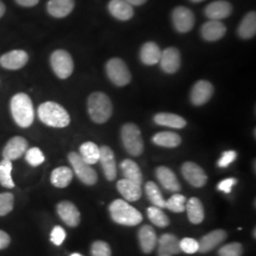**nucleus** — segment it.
Returning a JSON list of instances; mask_svg holds the SVG:
<instances>
[{
    "instance_id": "obj_1",
    "label": "nucleus",
    "mask_w": 256,
    "mask_h": 256,
    "mask_svg": "<svg viewBox=\"0 0 256 256\" xmlns=\"http://www.w3.org/2000/svg\"><path fill=\"white\" fill-rule=\"evenodd\" d=\"M38 117L43 124L50 128H66L70 122L68 111L54 102H46L40 104L38 108Z\"/></svg>"
},
{
    "instance_id": "obj_2",
    "label": "nucleus",
    "mask_w": 256,
    "mask_h": 256,
    "mask_svg": "<svg viewBox=\"0 0 256 256\" xmlns=\"http://www.w3.org/2000/svg\"><path fill=\"white\" fill-rule=\"evenodd\" d=\"M10 111L20 128L30 126L34 120V110L30 98L25 93L16 94L10 101Z\"/></svg>"
},
{
    "instance_id": "obj_3",
    "label": "nucleus",
    "mask_w": 256,
    "mask_h": 256,
    "mask_svg": "<svg viewBox=\"0 0 256 256\" xmlns=\"http://www.w3.org/2000/svg\"><path fill=\"white\" fill-rule=\"evenodd\" d=\"M110 216L112 220L124 226H136L142 221V214L124 200H116L110 205Z\"/></svg>"
},
{
    "instance_id": "obj_4",
    "label": "nucleus",
    "mask_w": 256,
    "mask_h": 256,
    "mask_svg": "<svg viewBox=\"0 0 256 256\" xmlns=\"http://www.w3.org/2000/svg\"><path fill=\"white\" fill-rule=\"evenodd\" d=\"M88 114L96 124H104L111 118L113 106L110 97L104 92H94L88 101Z\"/></svg>"
},
{
    "instance_id": "obj_5",
    "label": "nucleus",
    "mask_w": 256,
    "mask_h": 256,
    "mask_svg": "<svg viewBox=\"0 0 256 256\" xmlns=\"http://www.w3.org/2000/svg\"><path fill=\"white\" fill-rule=\"evenodd\" d=\"M120 137L124 149L129 155L138 156L144 153V144L140 128L135 124H126L120 130Z\"/></svg>"
},
{
    "instance_id": "obj_6",
    "label": "nucleus",
    "mask_w": 256,
    "mask_h": 256,
    "mask_svg": "<svg viewBox=\"0 0 256 256\" xmlns=\"http://www.w3.org/2000/svg\"><path fill=\"white\" fill-rule=\"evenodd\" d=\"M106 70L110 81L117 86H124L131 82L128 64L120 58H112L106 63Z\"/></svg>"
},
{
    "instance_id": "obj_7",
    "label": "nucleus",
    "mask_w": 256,
    "mask_h": 256,
    "mask_svg": "<svg viewBox=\"0 0 256 256\" xmlns=\"http://www.w3.org/2000/svg\"><path fill=\"white\" fill-rule=\"evenodd\" d=\"M68 162L74 168V173L82 183L86 185H94L98 180V174L92 167L86 164L81 156L76 152L68 154Z\"/></svg>"
},
{
    "instance_id": "obj_8",
    "label": "nucleus",
    "mask_w": 256,
    "mask_h": 256,
    "mask_svg": "<svg viewBox=\"0 0 256 256\" xmlns=\"http://www.w3.org/2000/svg\"><path fill=\"white\" fill-rule=\"evenodd\" d=\"M50 64L54 74L60 79H66L74 72L72 55L64 50H57L50 56Z\"/></svg>"
},
{
    "instance_id": "obj_9",
    "label": "nucleus",
    "mask_w": 256,
    "mask_h": 256,
    "mask_svg": "<svg viewBox=\"0 0 256 256\" xmlns=\"http://www.w3.org/2000/svg\"><path fill=\"white\" fill-rule=\"evenodd\" d=\"M172 21L174 27L178 32L185 34L192 30L196 22L192 10L186 7H176L172 12Z\"/></svg>"
},
{
    "instance_id": "obj_10",
    "label": "nucleus",
    "mask_w": 256,
    "mask_h": 256,
    "mask_svg": "<svg viewBox=\"0 0 256 256\" xmlns=\"http://www.w3.org/2000/svg\"><path fill=\"white\" fill-rule=\"evenodd\" d=\"M182 173L184 178L196 188L203 187L208 180V176L202 167L192 162H184L182 166Z\"/></svg>"
},
{
    "instance_id": "obj_11",
    "label": "nucleus",
    "mask_w": 256,
    "mask_h": 256,
    "mask_svg": "<svg viewBox=\"0 0 256 256\" xmlns=\"http://www.w3.org/2000/svg\"><path fill=\"white\" fill-rule=\"evenodd\" d=\"M160 64L162 70L166 74H176L182 64L180 52L176 48H167L162 52Z\"/></svg>"
},
{
    "instance_id": "obj_12",
    "label": "nucleus",
    "mask_w": 256,
    "mask_h": 256,
    "mask_svg": "<svg viewBox=\"0 0 256 256\" xmlns=\"http://www.w3.org/2000/svg\"><path fill=\"white\" fill-rule=\"evenodd\" d=\"M214 94V86L206 80H200L196 82L191 90L190 99L192 104L200 106L209 102Z\"/></svg>"
},
{
    "instance_id": "obj_13",
    "label": "nucleus",
    "mask_w": 256,
    "mask_h": 256,
    "mask_svg": "<svg viewBox=\"0 0 256 256\" xmlns=\"http://www.w3.org/2000/svg\"><path fill=\"white\" fill-rule=\"evenodd\" d=\"M99 162H101L106 178L110 182L114 180L117 176V165L115 155L110 147L104 146L100 148Z\"/></svg>"
},
{
    "instance_id": "obj_14",
    "label": "nucleus",
    "mask_w": 256,
    "mask_h": 256,
    "mask_svg": "<svg viewBox=\"0 0 256 256\" xmlns=\"http://www.w3.org/2000/svg\"><path fill=\"white\" fill-rule=\"evenodd\" d=\"M57 212L60 218L70 227H77L81 220L80 212L72 202H62L57 205Z\"/></svg>"
},
{
    "instance_id": "obj_15",
    "label": "nucleus",
    "mask_w": 256,
    "mask_h": 256,
    "mask_svg": "<svg viewBox=\"0 0 256 256\" xmlns=\"http://www.w3.org/2000/svg\"><path fill=\"white\" fill-rule=\"evenodd\" d=\"M228 236L224 230H214L205 234L198 242V252L206 254L214 250L220 244H222Z\"/></svg>"
},
{
    "instance_id": "obj_16",
    "label": "nucleus",
    "mask_w": 256,
    "mask_h": 256,
    "mask_svg": "<svg viewBox=\"0 0 256 256\" xmlns=\"http://www.w3.org/2000/svg\"><path fill=\"white\" fill-rule=\"evenodd\" d=\"M28 55L21 50H14L0 57V64L7 70H16L23 68L27 64Z\"/></svg>"
},
{
    "instance_id": "obj_17",
    "label": "nucleus",
    "mask_w": 256,
    "mask_h": 256,
    "mask_svg": "<svg viewBox=\"0 0 256 256\" xmlns=\"http://www.w3.org/2000/svg\"><path fill=\"white\" fill-rule=\"evenodd\" d=\"M182 252L180 240L172 234H164L158 240V256H173Z\"/></svg>"
},
{
    "instance_id": "obj_18",
    "label": "nucleus",
    "mask_w": 256,
    "mask_h": 256,
    "mask_svg": "<svg viewBox=\"0 0 256 256\" xmlns=\"http://www.w3.org/2000/svg\"><path fill=\"white\" fill-rule=\"evenodd\" d=\"M156 176L166 190L178 192L182 190V185L174 172L165 166H160L156 170Z\"/></svg>"
},
{
    "instance_id": "obj_19",
    "label": "nucleus",
    "mask_w": 256,
    "mask_h": 256,
    "mask_svg": "<svg viewBox=\"0 0 256 256\" xmlns=\"http://www.w3.org/2000/svg\"><path fill=\"white\" fill-rule=\"evenodd\" d=\"M28 142L22 137H14L10 138L6 146L3 149V158L8 160H16L21 158L27 151Z\"/></svg>"
},
{
    "instance_id": "obj_20",
    "label": "nucleus",
    "mask_w": 256,
    "mask_h": 256,
    "mask_svg": "<svg viewBox=\"0 0 256 256\" xmlns=\"http://www.w3.org/2000/svg\"><path fill=\"white\" fill-rule=\"evenodd\" d=\"M232 12V7L228 1L218 0L210 3L205 8V16L210 20H218L227 18Z\"/></svg>"
},
{
    "instance_id": "obj_21",
    "label": "nucleus",
    "mask_w": 256,
    "mask_h": 256,
    "mask_svg": "<svg viewBox=\"0 0 256 256\" xmlns=\"http://www.w3.org/2000/svg\"><path fill=\"white\" fill-rule=\"evenodd\" d=\"M226 26L218 20H210L202 25V36L204 40L214 42L221 39L226 34Z\"/></svg>"
},
{
    "instance_id": "obj_22",
    "label": "nucleus",
    "mask_w": 256,
    "mask_h": 256,
    "mask_svg": "<svg viewBox=\"0 0 256 256\" xmlns=\"http://www.w3.org/2000/svg\"><path fill=\"white\" fill-rule=\"evenodd\" d=\"M138 242L144 254H151L158 245V238L156 230L152 226L144 225L138 232Z\"/></svg>"
},
{
    "instance_id": "obj_23",
    "label": "nucleus",
    "mask_w": 256,
    "mask_h": 256,
    "mask_svg": "<svg viewBox=\"0 0 256 256\" xmlns=\"http://www.w3.org/2000/svg\"><path fill=\"white\" fill-rule=\"evenodd\" d=\"M74 0H50L46 5L48 12L55 18L68 16L74 9Z\"/></svg>"
},
{
    "instance_id": "obj_24",
    "label": "nucleus",
    "mask_w": 256,
    "mask_h": 256,
    "mask_svg": "<svg viewBox=\"0 0 256 256\" xmlns=\"http://www.w3.org/2000/svg\"><path fill=\"white\" fill-rule=\"evenodd\" d=\"M108 10L112 16L120 21H128L134 16L133 7L124 0H111L108 3Z\"/></svg>"
},
{
    "instance_id": "obj_25",
    "label": "nucleus",
    "mask_w": 256,
    "mask_h": 256,
    "mask_svg": "<svg viewBox=\"0 0 256 256\" xmlns=\"http://www.w3.org/2000/svg\"><path fill=\"white\" fill-rule=\"evenodd\" d=\"M117 189L126 202H137L142 198V194L140 185L132 182L126 178L118 182Z\"/></svg>"
},
{
    "instance_id": "obj_26",
    "label": "nucleus",
    "mask_w": 256,
    "mask_h": 256,
    "mask_svg": "<svg viewBox=\"0 0 256 256\" xmlns=\"http://www.w3.org/2000/svg\"><path fill=\"white\" fill-rule=\"evenodd\" d=\"M162 50L155 42H146L140 52V61L147 66H154L160 62Z\"/></svg>"
},
{
    "instance_id": "obj_27",
    "label": "nucleus",
    "mask_w": 256,
    "mask_h": 256,
    "mask_svg": "<svg viewBox=\"0 0 256 256\" xmlns=\"http://www.w3.org/2000/svg\"><path fill=\"white\" fill-rule=\"evenodd\" d=\"M154 122L158 126L176 129H182L186 126V120L182 116L167 112H160L156 114L154 116Z\"/></svg>"
},
{
    "instance_id": "obj_28",
    "label": "nucleus",
    "mask_w": 256,
    "mask_h": 256,
    "mask_svg": "<svg viewBox=\"0 0 256 256\" xmlns=\"http://www.w3.org/2000/svg\"><path fill=\"white\" fill-rule=\"evenodd\" d=\"M185 210L187 212L188 218L190 222L198 225L200 224L205 218V212L204 207L202 205V202L196 198H191L188 202H186V208Z\"/></svg>"
},
{
    "instance_id": "obj_29",
    "label": "nucleus",
    "mask_w": 256,
    "mask_h": 256,
    "mask_svg": "<svg viewBox=\"0 0 256 256\" xmlns=\"http://www.w3.org/2000/svg\"><path fill=\"white\" fill-rule=\"evenodd\" d=\"M120 169L124 174V178L132 182L137 183L138 185L142 184L144 176L140 166L131 160H124L120 164Z\"/></svg>"
},
{
    "instance_id": "obj_30",
    "label": "nucleus",
    "mask_w": 256,
    "mask_h": 256,
    "mask_svg": "<svg viewBox=\"0 0 256 256\" xmlns=\"http://www.w3.org/2000/svg\"><path fill=\"white\" fill-rule=\"evenodd\" d=\"M74 178V172L66 166H61L54 169L50 176V182L57 188H66Z\"/></svg>"
},
{
    "instance_id": "obj_31",
    "label": "nucleus",
    "mask_w": 256,
    "mask_h": 256,
    "mask_svg": "<svg viewBox=\"0 0 256 256\" xmlns=\"http://www.w3.org/2000/svg\"><path fill=\"white\" fill-rule=\"evenodd\" d=\"M153 144L158 146L167 147V148H174L182 144V138L174 132H158L152 138Z\"/></svg>"
},
{
    "instance_id": "obj_32",
    "label": "nucleus",
    "mask_w": 256,
    "mask_h": 256,
    "mask_svg": "<svg viewBox=\"0 0 256 256\" xmlns=\"http://www.w3.org/2000/svg\"><path fill=\"white\" fill-rule=\"evenodd\" d=\"M256 12H250L242 19L238 27V36L243 39H250L256 36Z\"/></svg>"
},
{
    "instance_id": "obj_33",
    "label": "nucleus",
    "mask_w": 256,
    "mask_h": 256,
    "mask_svg": "<svg viewBox=\"0 0 256 256\" xmlns=\"http://www.w3.org/2000/svg\"><path fill=\"white\" fill-rule=\"evenodd\" d=\"M82 160L90 165L96 164L100 158V147L92 142H84L80 146V154Z\"/></svg>"
},
{
    "instance_id": "obj_34",
    "label": "nucleus",
    "mask_w": 256,
    "mask_h": 256,
    "mask_svg": "<svg viewBox=\"0 0 256 256\" xmlns=\"http://www.w3.org/2000/svg\"><path fill=\"white\" fill-rule=\"evenodd\" d=\"M146 192L148 200L153 204V206L164 209L166 200L164 198L158 186L155 182H148L146 184Z\"/></svg>"
},
{
    "instance_id": "obj_35",
    "label": "nucleus",
    "mask_w": 256,
    "mask_h": 256,
    "mask_svg": "<svg viewBox=\"0 0 256 256\" xmlns=\"http://www.w3.org/2000/svg\"><path fill=\"white\" fill-rule=\"evenodd\" d=\"M147 216L149 220L156 227L165 228L170 224V220L162 208L156 206L149 207L147 209Z\"/></svg>"
},
{
    "instance_id": "obj_36",
    "label": "nucleus",
    "mask_w": 256,
    "mask_h": 256,
    "mask_svg": "<svg viewBox=\"0 0 256 256\" xmlns=\"http://www.w3.org/2000/svg\"><path fill=\"white\" fill-rule=\"evenodd\" d=\"M12 164L10 160H3L0 162V184L5 187L12 189L14 187V182L12 178Z\"/></svg>"
},
{
    "instance_id": "obj_37",
    "label": "nucleus",
    "mask_w": 256,
    "mask_h": 256,
    "mask_svg": "<svg viewBox=\"0 0 256 256\" xmlns=\"http://www.w3.org/2000/svg\"><path fill=\"white\" fill-rule=\"evenodd\" d=\"M186 198L180 194H174L165 203V208L174 212H183L186 208Z\"/></svg>"
},
{
    "instance_id": "obj_38",
    "label": "nucleus",
    "mask_w": 256,
    "mask_h": 256,
    "mask_svg": "<svg viewBox=\"0 0 256 256\" xmlns=\"http://www.w3.org/2000/svg\"><path fill=\"white\" fill-rule=\"evenodd\" d=\"M14 205V198L10 192L0 194V216H4L10 214Z\"/></svg>"
},
{
    "instance_id": "obj_39",
    "label": "nucleus",
    "mask_w": 256,
    "mask_h": 256,
    "mask_svg": "<svg viewBox=\"0 0 256 256\" xmlns=\"http://www.w3.org/2000/svg\"><path fill=\"white\" fill-rule=\"evenodd\" d=\"M26 160L28 164L36 167L45 162V156L38 147H32L26 151Z\"/></svg>"
},
{
    "instance_id": "obj_40",
    "label": "nucleus",
    "mask_w": 256,
    "mask_h": 256,
    "mask_svg": "<svg viewBox=\"0 0 256 256\" xmlns=\"http://www.w3.org/2000/svg\"><path fill=\"white\" fill-rule=\"evenodd\" d=\"M243 252H244L243 246L238 242H234V243H230V244L220 248V250H218V256H242Z\"/></svg>"
},
{
    "instance_id": "obj_41",
    "label": "nucleus",
    "mask_w": 256,
    "mask_h": 256,
    "mask_svg": "<svg viewBox=\"0 0 256 256\" xmlns=\"http://www.w3.org/2000/svg\"><path fill=\"white\" fill-rule=\"evenodd\" d=\"M92 256H111L110 245L102 240L95 241L92 246Z\"/></svg>"
},
{
    "instance_id": "obj_42",
    "label": "nucleus",
    "mask_w": 256,
    "mask_h": 256,
    "mask_svg": "<svg viewBox=\"0 0 256 256\" xmlns=\"http://www.w3.org/2000/svg\"><path fill=\"white\" fill-rule=\"evenodd\" d=\"M180 246L182 252L185 254H192L198 252V241L190 238H185L180 240Z\"/></svg>"
},
{
    "instance_id": "obj_43",
    "label": "nucleus",
    "mask_w": 256,
    "mask_h": 256,
    "mask_svg": "<svg viewBox=\"0 0 256 256\" xmlns=\"http://www.w3.org/2000/svg\"><path fill=\"white\" fill-rule=\"evenodd\" d=\"M238 158V153L234 150H228L225 151L218 162V165L220 168H226L230 164H232Z\"/></svg>"
},
{
    "instance_id": "obj_44",
    "label": "nucleus",
    "mask_w": 256,
    "mask_h": 256,
    "mask_svg": "<svg viewBox=\"0 0 256 256\" xmlns=\"http://www.w3.org/2000/svg\"><path fill=\"white\" fill-rule=\"evenodd\" d=\"M64 239H66V230L61 226H55L50 234V241L56 246H61Z\"/></svg>"
},
{
    "instance_id": "obj_45",
    "label": "nucleus",
    "mask_w": 256,
    "mask_h": 256,
    "mask_svg": "<svg viewBox=\"0 0 256 256\" xmlns=\"http://www.w3.org/2000/svg\"><path fill=\"white\" fill-rule=\"evenodd\" d=\"M238 183V180L234 178H229L226 180H221L218 185V189L221 192H225V194H230L232 192V187Z\"/></svg>"
},
{
    "instance_id": "obj_46",
    "label": "nucleus",
    "mask_w": 256,
    "mask_h": 256,
    "mask_svg": "<svg viewBox=\"0 0 256 256\" xmlns=\"http://www.w3.org/2000/svg\"><path fill=\"white\" fill-rule=\"evenodd\" d=\"M10 243V238L7 232L0 230V250L8 247Z\"/></svg>"
},
{
    "instance_id": "obj_47",
    "label": "nucleus",
    "mask_w": 256,
    "mask_h": 256,
    "mask_svg": "<svg viewBox=\"0 0 256 256\" xmlns=\"http://www.w3.org/2000/svg\"><path fill=\"white\" fill-rule=\"evenodd\" d=\"M20 6L23 7H34L38 4L39 0H16Z\"/></svg>"
},
{
    "instance_id": "obj_48",
    "label": "nucleus",
    "mask_w": 256,
    "mask_h": 256,
    "mask_svg": "<svg viewBox=\"0 0 256 256\" xmlns=\"http://www.w3.org/2000/svg\"><path fill=\"white\" fill-rule=\"evenodd\" d=\"M124 1H126L131 6H140L144 4L147 0H124Z\"/></svg>"
},
{
    "instance_id": "obj_49",
    "label": "nucleus",
    "mask_w": 256,
    "mask_h": 256,
    "mask_svg": "<svg viewBox=\"0 0 256 256\" xmlns=\"http://www.w3.org/2000/svg\"><path fill=\"white\" fill-rule=\"evenodd\" d=\"M5 10H6V8H5V5H4V3L2 2V1H0V18L4 16V14H5Z\"/></svg>"
},
{
    "instance_id": "obj_50",
    "label": "nucleus",
    "mask_w": 256,
    "mask_h": 256,
    "mask_svg": "<svg viewBox=\"0 0 256 256\" xmlns=\"http://www.w3.org/2000/svg\"><path fill=\"white\" fill-rule=\"evenodd\" d=\"M190 1H192L194 3H200V2H202L204 0H190Z\"/></svg>"
},
{
    "instance_id": "obj_51",
    "label": "nucleus",
    "mask_w": 256,
    "mask_h": 256,
    "mask_svg": "<svg viewBox=\"0 0 256 256\" xmlns=\"http://www.w3.org/2000/svg\"><path fill=\"white\" fill-rule=\"evenodd\" d=\"M254 238H256V228L254 229Z\"/></svg>"
},
{
    "instance_id": "obj_52",
    "label": "nucleus",
    "mask_w": 256,
    "mask_h": 256,
    "mask_svg": "<svg viewBox=\"0 0 256 256\" xmlns=\"http://www.w3.org/2000/svg\"><path fill=\"white\" fill-rule=\"evenodd\" d=\"M70 256H82V254H72Z\"/></svg>"
}]
</instances>
